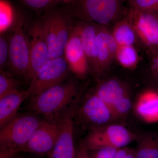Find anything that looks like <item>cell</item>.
Returning a JSON list of instances; mask_svg holds the SVG:
<instances>
[{
	"label": "cell",
	"mask_w": 158,
	"mask_h": 158,
	"mask_svg": "<svg viewBox=\"0 0 158 158\" xmlns=\"http://www.w3.org/2000/svg\"><path fill=\"white\" fill-rule=\"evenodd\" d=\"M83 93L78 82L70 79L31 97L26 109L35 115H42L48 121L59 122L78 104Z\"/></svg>",
	"instance_id": "1"
},
{
	"label": "cell",
	"mask_w": 158,
	"mask_h": 158,
	"mask_svg": "<svg viewBox=\"0 0 158 158\" xmlns=\"http://www.w3.org/2000/svg\"><path fill=\"white\" fill-rule=\"evenodd\" d=\"M125 0H75L67 9L74 19L111 27L124 15Z\"/></svg>",
	"instance_id": "2"
},
{
	"label": "cell",
	"mask_w": 158,
	"mask_h": 158,
	"mask_svg": "<svg viewBox=\"0 0 158 158\" xmlns=\"http://www.w3.org/2000/svg\"><path fill=\"white\" fill-rule=\"evenodd\" d=\"M42 120L33 113L17 115L1 128L0 158L15 157Z\"/></svg>",
	"instance_id": "3"
},
{
	"label": "cell",
	"mask_w": 158,
	"mask_h": 158,
	"mask_svg": "<svg viewBox=\"0 0 158 158\" xmlns=\"http://www.w3.org/2000/svg\"><path fill=\"white\" fill-rule=\"evenodd\" d=\"M74 123L89 131L117 122L110 106L92 90L81 99L73 116Z\"/></svg>",
	"instance_id": "4"
},
{
	"label": "cell",
	"mask_w": 158,
	"mask_h": 158,
	"mask_svg": "<svg viewBox=\"0 0 158 158\" xmlns=\"http://www.w3.org/2000/svg\"><path fill=\"white\" fill-rule=\"evenodd\" d=\"M24 20L20 13L16 21L8 31L9 65L15 74L26 79L30 67V44L24 29Z\"/></svg>",
	"instance_id": "5"
},
{
	"label": "cell",
	"mask_w": 158,
	"mask_h": 158,
	"mask_svg": "<svg viewBox=\"0 0 158 158\" xmlns=\"http://www.w3.org/2000/svg\"><path fill=\"white\" fill-rule=\"evenodd\" d=\"M139 135L115 123L90 130L81 143L88 151L106 147L118 149L137 141Z\"/></svg>",
	"instance_id": "6"
},
{
	"label": "cell",
	"mask_w": 158,
	"mask_h": 158,
	"mask_svg": "<svg viewBox=\"0 0 158 158\" xmlns=\"http://www.w3.org/2000/svg\"><path fill=\"white\" fill-rule=\"evenodd\" d=\"M124 14L135 32L144 56L158 53V15L128 7Z\"/></svg>",
	"instance_id": "7"
},
{
	"label": "cell",
	"mask_w": 158,
	"mask_h": 158,
	"mask_svg": "<svg viewBox=\"0 0 158 158\" xmlns=\"http://www.w3.org/2000/svg\"><path fill=\"white\" fill-rule=\"evenodd\" d=\"M27 34L30 44V63L26 80L31 82L52 58L46 39L42 18L31 25Z\"/></svg>",
	"instance_id": "8"
},
{
	"label": "cell",
	"mask_w": 158,
	"mask_h": 158,
	"mask_svg": "<svg viewBox=\"0 0 158 158\" xmlns=\"http://www.w3.org/2000/svg\"><path fill=\"white\" fill-rule=\"evenodd\" d=\"M70 72L64 57L52 59L34 77L28 88L30 98L66 81Z\"/></svg>",
	"instance_id": "9"
},
{
	"label": "cell",
	"mask_w": 158,
	"mask_h": 158,
	"mask_svg": "<svg viewBox=\"0 0 158 158\" xmlns=\"http://www.w3.org/2000/svg\"><path fill=\"white\" fill-rule=\"evenodd\" d=\"M60 133L59 122H53L43 119L41 124L32 135L20 153H32L48 154L53 148Z\"/></svg>",
	"instance_id": "10"
},
{
	"label": "cell",
	"mask_w": 158,
	"mask_h": 158,
	"mask_svg": "<svg viewBox=\"0 0 158 158\" xmlns=\"http://www.w3.org/2000/svg\"><path fill=\"white\" fill-rule=\"evenodd\" d=\"M148 76V85L138 94L133 109L140 120L151 124L158 123V85Z\"/></svg>",
	"instance_id": "11"
},
{
	"label": "cell",
	"mask_w": 158,
	"mask_h": 158,
	"mask_svg": "<svg viewBox=\"0 0 158 158\" xmlns=\"http://www.w3.org/2000/svg\"><path fill=\"white\" fill-rule=\"evenodd\" d=\"M96 81L92 91L111 108L123 98L131 94V85L119 77L106 73Z\"/></svg>",
	"instance_id": "12"
},
{
	"label": "cell",
	"mask_w": 158,
	"mask_h": 158,
	"mask_svg": "<svg viewBox=\"0 0 158 158\" xmlns=\"http://www.w3.org/2000/svg\"><path fill=\"white\" fill-rule=\"evenodd\" d=\"M64 57L70 72L77 78L83 80L91 74L89 62L75 25L64 50Z\"/></svg>",
	"instance_id": "13"
},
{
	"label": "cell",
	"mask_w": 158,
	"mask_h": 158,
	"mask_svg": "<svg viewBox=\"0 0 158 158\" xmlns=\"http://www.w3.org/2000/svg\"><path fill=\"white\" fill-rule=\"evenodd\" d=\"M75 26L89 62L91 74L96 80L98 71V25L90 22L75 20Z\"/></svg>",
	"instance_id": "14"
},
{
	"label": "cell",
	"mask_w": 158,
	"mask_h": 158,
	"mask_svg": "<svg viewBox=\"0 0 158 158\" xmlns=\"http://www.w3.org/2000/svg\"><path fill=\"white\" fill-rule=\"evenodd\" d=\"M110 28L98 25V71L96 80L108 72L115 64L118 45L112 35Z\"/></svg>",
	"instance_id": "15"
},
{
	"label": "cell",
	"mask_w": 158,
	"mask_h": 158,
	"mask_svg": "<svg viewBox=\"0 0 158 158\" xmlns=\"http://www.w3.org/2000/svg\"><path fill=\"white\" fill-rule=\"evenodd\" d=\"M28 98H30L28 90H21L0 99L1 128L17 116L21 105Z\"/></svg>",
	"instance_id": "16"
},
{
	"label": "cell",
	"mask_w": 158,
	"mask_h": 158,
	"mask_svg": "<svg viewBox=\"0 0 158 158\" xmlns=\"http://www.w3.org/2000/svg\"><path fill=\"white\" fill-rule=\"evenodd\" d=\"M110 28L118 46H134L142 51L135 32L124 13Z\"/></svg>",
	"instance_id": "17"
},
{
	"label": "cell",
	"mask_w": 158,
	"mask_h": 158,
	"mask_svg": "<svg viewBox=\"0 0 158 158\" xmlns=\"http://www.w3.org/2000/svg\"><path fill=\"white\" fill-rule=\"evenodd\" d=\"M141 51L134 46H118L115 64L122 69L129 72L137 70L143 62V59L140 56Z\"/></svg>",
	"instance_id": "18"
},
{
	"label": "cell",
	"mask_w": 158,
	"mask_h": 158,
	"mask_svg": "<svg viewBox=\"0 0 158 158\" xmlns=\"http://www.w3.org/2000/svg\"><path fill=\"white\" fill-rule=\"evenodd\" d=\"M137 141L135 158H158V132L140 134Z\"/></svg>",
	"instance_id": "19"
},
{
	"label": "cell",
	"mask_w": 158,
	"mask_h": 158,
	"mask_svg": "<svg viewBox=\"0 0 158 158\" xmlns=\"http://www.w3.org/2000/svg\"><path fill=\"white\" fill-rule=\"evenodd\" d=\"M20 13L8 0L0 1V31L7 32L11 28Z\"/></svg>",
	"instance_id": "20"
},
{
	"label": "cell",
	"mask_w": 158,
	"mask_h": 158,
	"mask_svg": "<svg viewBox=\"0 0 158 158\" xmlns=\"http://www.w3.org/2000/svg\"><path fill=\"white\" fill-rule=\"evenodd\" d=\"M76 150L73 140L59 138L53 148L48 154V158H75Z\"/></svg>",
	"instance_id": "21"
},
{
	"label": "cell",
	"mask_w": 158,
	"mask_h": 158,
	"mask_svg": "<svg viewBox=\"0 0 158 158\" xmlns=\"http://www.w3.org/2000/svg\"><path fill=\"white\" fill-rule=\"evenodd\" d=\"M23 82L17 80L4 70L0 71V99L18 92L22 86Z\"/></svg>",
	"instance_id": "22"
},
{
	"label": "cell",
	"mask_w": 158,
	"mask_h": 158,
	"mask_svg": "<svg viewBox=\"0 0 158 158\" xmlns=\"http://www.w3.org/2000/svg\"><path fill=\"white\" fill-rule=\"evenodd\" d=\"M131 98V94H129L122 98L111 107L117 121L127 117L132 109L134 104Z\"/></svg>",
	"instance_id": "23"
},
{
	"label": "cell",
	"mask_w": 158,
	"mask_h": 158,
	"mask_svg": "<svg viewBox=\"0 0 158 158\" xmlns=\"http://www.w3.org/2000/svg\"><path fill=\"white\" fill-rule=\"evenodd\" d=\"M127 7L149 11L158 15V0H125Z\"/></svg>",
	"instance_id": "24"
},
{
	"label": "cell",
	"mask_w": 158,
	"mask_h": 158,
	"mask_svg": "<svg viewBox=\"0 0 158 158\" xmlns=\"http://www.w3.org/2000/svg\"><path fill=\"white\" fill-rule=\"evenodd\" d=\"M27 7L38 13L44 12L55 7L56 3L54 0H20Z\"/></svg>",
	"instance_id": "25"
},
{
	"label": "cell",
	"mask_w": 158,
	"mask_h": 158,
	"mask_svg": "<svg viewBox=\"0 0 158 158\" xmlns=\"http://www.w3.org/2000/svg\"><path fill=\"white\" fill-rule=\"evenodd\" d=\"M9 62V45L7 32L0 36V68L4 70Z\"/></svg>",
	"instance_id": "26"
},
{
	"label": "cell",
	"mask_w": 158,
	"mask_h": 158,
	"mask_svg": "<svg viewBox=\"0 0 158 158\" xmlns=\"http://www.w3.org/2000/svg\"><path fill=\"white\" fill-rule=\"evenodd\" d=\"M148 62L146 68L149 76L158 83V53L145 56Z\"/></svg>",
	"instance_id": "27"
},
{
	"label": "cell",
	"mask_w": 158,
	"mask_h": 158,
	"mask_svg": "<svg viewBox=\"0 0 158 158\" xmlns=\"http://www.w3.org/2000/svg\"><path fill=\"white\" fill-rule=\"evenodd\" d=\"M118 149L113 147H102L89 152L91 158H114Z\"/></svg>",
	"instance_id": "28"
},
{
	"label": "cell",
	"mask_w": 158,
	"mask_h": 158,
	"mask_svg": "<svg viewBox=\"0 0 158 158\" xmlns=\"http://www.w3.org/2000/svg\"><path fill=\"white\" fill-rule=\"evenodd\" d=\"M135 148L125 147L117 150L114 158H135Z\"/></svg>",
	"instance_id": "29"
},
{
	"label": "cell",
	"mask_w": 158,
	"mask_h": 158,
	"mask_svg": "<svg viewBox=\"0 0 158 158\" xmlns=\"http://www.w3.org/2000/svg\"><path fill=\"white\" fill-rule=\"evenodd\" d=\"M75 158H91L89 151L81 143L76 150Z\"/></svg>",
	"instance_id": "30"
},
{
	"label": "cell",
	"mask_w": 158,
	"mask_h": 158,
	"mask_svg": "<svg viewBox=\"0 0 158 158\" xmlns=\"http://www.w3.org/2000/svg\"><path fill=\"white\" fill-rule=\"evenodd\" d=\"M56 3L61 2L69 5L73 2L75 0H54Z\"/></svg>",
	"instance_id": "31"
},
{
	"label": "cell",
	"mask_w": 158,
	"mask_h": 158,
	"mask_svg": "<svg viewBox=\"0 0 158 158\" xmlns=\"http://www.w3.org/2000/svg\"><path fill=\"white\" fill-rule=\"evenodd\" d=\"M13 158H23L22 156H17V157H14Z\"/></svg>",
	"instance_id": "32"
},
{
	"label": "cell",
	"mask_w": 158,
	"mask_h": 158,
	"mask_svg": "<svg viewBox=\"0 0 158 158\" xmlns=\"http://www.w3.org/2000/svg\"></svg>",
	"instance_id": "33"
}]
</instances>
